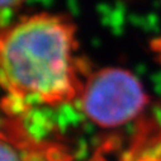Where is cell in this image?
I'll return each instance as SVG.
<instances>
[{
    "mask_svg": "<svg viewBox=\"0 0 161 161\" xmlns=\"http://www.w3.org/2000/svg\"><path fill=\"white\" fill-rule=\"evenodd\" d=\"M76 27L61 13H36L0 28L3 113L79 99L89 70L77 55Z\"/></svg>",
    "mask_w": 161,
    "mask_h": 161,
    "instance_id": "obj_1",
    "label": "cell"
},
{
    "mask_svg": "<svg viewBox=\"0 0 161 161\" xmlns=\"http://www.w3.org/2000/svg\"><path fill=\"white\" fill-rule=\"evenodd\" d=\"M77 100L84 114L103 128L119 127L136 119L148 102L138 77L120 67L89 72Z\"/></svg>",
    "mask_w": 161,
    "mask_h": 161,
    "instance_id": "obj_2",
    "label": "cell"
},
{
    "mask_svg": "<svg viewBox=\"0 0 161 161\" xmlns=\"http://www.w3.org/2000/svg\"><path fill=\"white\" fill-rule=\"evenodd\" d=\"M105 152L107 146L98 150L90 161H109ZM117 161H161V128L145 125L131 147Z\"/></svg>",
    "mask_w": 161,
    "mask_h": 161,
    "instance_id": "obj_3",
    "label": "cell"
},
{
    "mask_svg": "<svg viewBox=\"0 0 161 161\" xmlns=\"http://www.w3.org/2000/svg\"><path fill=\"white\" fill-rule=\"evenodd\" d=\"M0 161H25L15 141L0 127Z\"/></svg>",
    "mask_w": 161,
    "mask_h": 161,
    "instance_id": "obj_4",
    "label": "cell"
},
{
    "mask_svg": "<svg viewBox=\"0 0 161 161\" xmlns=\"http://www.w3.org/2000/svg\"><path fill=\"white\" fill-rule=\"evenodd\" d=\"M25 3L27 0H0V28L9 24V18Z\"/></svg>",
    "mask_w": 161,
    "mask_h": 161,
    "instance_id": "obj_5",
    "label": "cell"
}]
</instances>
